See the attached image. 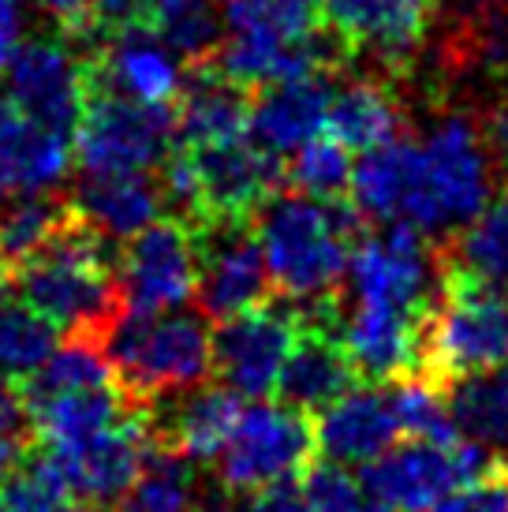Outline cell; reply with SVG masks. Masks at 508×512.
I'll return each mask as SVG.
<instances>
[{
  "label": "cell",
  "mask_w": 508,
  "mask_h": 512,
  "mask_svg": "<svg viewBox=\"0 0 508 512\" xmlns=\"http://www.w3.org/2000/svg\"><path fill=\"white\" fill-rule=\"evenodd\" d=\"M497 165L482 128L445 116L423 139H393L359 157L352 199L381 225H411L426 236H452L490 206Z\"/></svg>",
  "instance_id": "cell-1"
},
{
  "label": "cell",
  "mask_w": 508,
  "mask_h": 512,
  "mask_svg": "<svg viewBox=\"0 0 508 512\" xmlns=\"http://www.w3.org/2000/svg\"><path fill=\"white\" fill-rule=\"evenodd\" d=\"M273 288L292 303L333 296L352 251L367 240V214L355 199H311L281 191L254 214Z\"/></svg>",
  "instance_id": "cell-2"
},
{
  "label": "cell",
  "mask_w": 508,
  "mask_h": 512,
  "mask_svg": "<svg viewBox=\"0 0 508 512\" xmlns=\"http://www.w3.org/2000/svg\"><path fill=\"white\" fill-rule=\"evenodd\" d=\"M508 363V292L460 270L445 255L441 292L419 326L415 374L449 389L460 378Z\"/></svg>",
  "instance_id": "cell-3"
},
{
  "label": "cell",
  "mask_w": 508,
  "mask_h": 512,
  "mask_svg": "<svg viewBox=\"0 0 508 512\" xmlns=\"http://www.w3.org/2000/svg\"><path fill=\"white\" fill-rule=\"evenodd\" d=\"M105 356L116 385L142 404L206 385L213 374V329L198 314H131L105 333Z\"/></svg>",
  "instance_id": "cell-4"
},
{
  "label": "cell",
  "mask_w": 508,
  "mask_h": 512,
  "mask_svg": "<svg viewBox=\"0 0 508 512\" xmlns=\"http://www.w3.org/2000/svg\"><path fill=\"white\" fill-rule=\"evenodd\" d=\"M71 146L86 176L161 169L180 146L176 105H146L113 90H90Z\"/></svg>",
  "instance_id": "cell-5"
},
{
  "label": "cell",
  "mask_w": 508,
  "mask_h": 512,
  "mask_svg": "<svg viewBox=\"0 0 508 512\" xmlns=\"http://www.w3.org/2000/svg\"><path fill=\"white\" fill-rule=\"evenodd\" d=\"M501 464L494 449L460 438L456 445L415 441L363 464V483L393 512H434L452 490L475 483Z\"/></svg>",
  "instance_id": "cell-6"
},
{
  "label": "cell",
  "mask_w": 508,
  "mask_h": 512,
  "mask_svg": "<svg viewBox=\"0 0 508 512\" xmlns=\"http://www.w3.org/2000/svg\"><path fill=\"white\" fill-rule=\"evenodd\" d=\"M311 453V415L296 412L281 400H254L251 408H243L232 438L217 456V475L228 490L251 494L262 486L296 479L299 471L311 468Z\"/></svg>",
  "instance_id": "cell-7"
},
{
  "label": "cell",
  "mask_w": 508,
  "mask_h": 512,
  "mask_svg": "<svg viewBox=\"0 0 508 512\" xmlns=\"http://www.w3.org/2000/svg\"><path fill=\"white\" fill-rule=\"evenodd\" d=\"M191 232L198 251V311L210 322L269 303L273 277L254 217H210Z\"/></svg>",
  "instance_id": "cell-8"
},
{
  "label": "cell",
  "mask_w": 508,
  "mask_h": 512,
  "mask_svg": "<svg viewBox=\"0 0 508 512\" xmlns=\"http://www.w3.org/2000/svg\"><path fill=\"white\" fill-rule=\"evenodd\" d=\"M299 329L296 303H262L232 314L213 333V374H221V382L240 397L266 400L277 393V378Z\"/></svg>",
  "instance_id": "cell-9"
},
{
  "label": "cell",
  "mask_w": 508,
  "mask_h": 512,
  "mask_svg": "<svg viewBox=\"0 0 508 512\" xmlns=\"http://www.w3.org/2000/svg\"><path fill=\"white\" fill-rule=\"evenodd\" d=\"M8 94L38 124L71 139L86 109V94H90L86 49L68 45V34L64 38H30V42L15 45L12 60H8Z\"/></svg>",
  "instance_id": "cell-10"
},
{
  "label": "cell",
  "mask_w": 508,
  "mask_h": 512,
  "mask_svg": "<svg viewBox=\"0 0 508 512\" xmlns=\"http://www.w3.org/2000/svg\"><path fill=\"white\" fill-rule=\"evenodd\" d=\"M198 285L195 232L180 217L154 221L127 243L120 258V288L131 314H165L184 307Z\"/></svg>",
  "instance_id": "cell-11"
},
{
  "label": "cell",
  "mask_w": 508,
  "mask_h": 512,
  "mask_svg": "<svg viewBox=\"0 0 508 512\" xmlns=\"http://www.w3.org/2000/svg\"><path fill=\"white\" fill-rule=\"evenodd\" d=\"M187 154L195 161L198 191H202V221L210 217H254L273 195H281L288 169L281 154L247 139L221 146H198ZM198 221V225H202Z\"/></svg>",
  "instance_id": "cell-12"
},
{
  "label": "cell",
  "mask_w": 508,
  "mask_h": 512,
  "mask_svg": "<svg viewBox=\"0 0 508 512\" xmlns=\"http://www.w3.org/2000/svg\"><path fill=\"white\" fill-rule=\"evenodd\" d=\"M154 441V408H139L135 415H127L124 423H116L113 430L57 456L68 471L71 486H75V498L94 505V509H113L131 494V486L139 483Z\"/></svg>",
  "instance_id": "cell-13"
},
{
  "label": "cell",
  "mask_w": 508,
  "mask_h": 512,
  "mask_svg": "<svg viewBox=\"0 0 508 512\" xmlns=\"http://www.w3.org/2000/svg\"><path fill=\"white\" fill-rule=\"evenodd\" d=\"M318 15L348 57L370 53L385 68H404L423 45L430 0H318Z\"/></svg>",
  "instance_id": "cell-14"
},
{
  "label": "cell",
  "mask_w": 508,
  "mask_h": 512,
  "mask_svg": "<svg viewBox=\"0 0 508 512\" xmlns=\"http://www.w3.org/2000/svg\"><path fill=\"white\" fill-rule=\"evenodd\" d=\"M90 90H113L146 105H176L184 75L172 60V49L146 27L113 34L86 53Z\"/></svg>",
  "instance_id": "cell-15"
},
{
  "label": "cell",
  "mask_w": 508,
  "mask_h": 512,
  "mask_svg": "<svg viewBox=\"0 0 508 512\" xmlns=\"http://www.w3.org/2000/svg\"><path fill=\"white\" fill-rule=\"evenodd\" d=\"M71 139L27 116L0 90V195L49 191L71 165Z\"/></svg>",
  "instance_id": "cell-16"
},
{
  "label": "cell",
  "mask_w": 508,
  "mask_h": 512,
  "mask_svg": "<svg viewBox=\"0 0 508 512\" xmlns=\"http://www.w3.org/2000/svg\"><path fill=\"white\" fill-rule=\"evenodd\" d=\"M251 90L217 72L210 60L191 64L184 90L176 98V135L180 146H221L251 135Z\"/></svg>",
  "instance_id": "cell-17"
},
{
  "label": "cell",
  "mask_w": 508,
  "mask_h": 512,
  "mask_svg": "<svg viewBox=\"0 0 508 512\" xmlns=\"http://www.w3.org/2000/svg\"><path fill=\"white\" fill-rule=\"evenodd\" d=\"M359 378L363 374L337 333L303 326L277 378V400L303 415H322L340 397H348Z\"/></svg>",
  "instance_id": "cell-18"
},
{
  "label": "cell",
  "mask_w": 508,
  "mask_h": 512,
  "mask_svg": "<svg viewBox=\"0 0 508 512\" xmlns=\"http://www.w3.org/2000/svg\"><path fill=\"white\" fill-rule=\"evenodd\" d=\"M419 326L423 314L359 303L348 318H340L337 337L344 341L348 356L370 382H396L415 374V352H419Z\"/></svg>",
  "instance_id": "cell-19"
},
{
  "label": "cell",
  "mask_w": 508,
  "mask_h": 512,
  "mask_svg": "<svg viewBox=\"0 0 508 512\" xmlns=\"http://www.w3.org/2000/svg\"><path fill=\"white\" fill-rule=\"evenodd\" d=\"M396 434H400V419L393 408V393L355 385L348 397H340L333 408L318 415L314 445L325 453V460L370 464L393 449Z\"/></svg>",
  "instance_id": "cell-20"
},
{
  "label": "cell",
  "mask_w": 508,
  "mask_h": 512,
  "mask_svg": "<svg viewBox=\"0 0 508 512\" xmlns=\"http://www.w3.org/2000/svg\"><path fill=\"white\" fill-rule=\"evenodd\" d=\"M329 79L325 75H303L288 83L262 86V98L251 105V139L273 154H292L314 135H322L329 120Z\"/></svg>",
  "instance_id": "cell-21"
},
{
  "label": "cell",
  "mask_w": 508,
  "mask_h": 512,
  "mask_svg": "<svg viewBox=\"0 0 508 512\" xmlns=\"http://www.w3.org/2000/svg\"><path fill=\"white\" fill-rule=\"evenodd\" d=\"M75 210L90 221V225L105 232L109 240H135L142 228L161 221L165 206V191L161 180L146 176V172H120V176H86V184L75 195Z\"/></svg>",
  "instance_id": "cell-22"
},
{
  "label": "cell",
  "mask_w": 508,
  "mask_h": 512,
  "mask_svg": "<svg viewBox=\"0 0 508 512\" xmlns=\"http://www.w3.org/2000/svg\"><path fill=\"white\" fill-rule=\"evenodd\" d=\"M139 408H154V404L127 397L120 385H101V389H79V393L49 400L42 408H34L30 419H34V430L45 449L71 453L105 430H113L116 423H124L127 415H135Z\"/></svg>",
  "instance_id": "cell-23"
},
{
  "label": "cell",
  "mask_w": 508,
  "mask_h": 512,
  "mask_svg": "<svg viewBox=\"0 0 508 512\" xmlns=\"http://www.w3.org/2000/svg\"><path fill=\"white\" fill-rule=\"evenodd\" d=\"M243 415V400L228 385H198L169 415L154 412L157 438L187 460H217Z\"/></svg>",
  "instance_id": "cell-24"
},
{
  "label": "cell",
  "mask_w": 508,
  "mask_h": 512,
  "mask_svg": "<svg viewBox=\"0 0 508 512\" xmlns=\"http://www.w3.org/2000/svg\"><path fill=\"white\" fill-rule=\"evenodd\" d=\"M325 128H329L333 139H340V143L348 146V150L367 154L374 146L400 139V131H404V109L396 105L393 90H385L381 83H370V79H359V83L344 86L340 94H333Z\"/></svg>",
  "instance_id": "cell-25"
},
{
  "label": "cell",
  "mask_w": 508,
  "mask_h": 512,
  "mask_svg": "<svg viewBox=\"0 0 508 512\" xmlns=\"http://www.w3.org/2000/svg\"><path fill=\"white\" fill-rule=\"evenodd\" d=\"M101 385H116L113 363L105 356V348L90 337H64V344H57V352L45 359L27 382H19V389H23L27 408L34 412V408H42L64 393L101 389Z\"/></svg>",
  "instance_id": "cell-26"
},
{
  "label": "cell",
  "mask_w": 508,
  "mask_h": 512,
  "mask_svg": "<svg viewBox=\"0 0 508 512\" xmlns=\"http://www.w3.org/2000/svg\"><path fill=\"white\" fill-rule=\"evenodd\" d=\"M445 397L464 438L494 449L497 456L508 453V363L452 382Z\"/></svg>",
  "instance_id": "cell-27"
},
{
  "label": "cell",
  "mask_w": 508,
  "mask_h": 512,
  "mask_svg": "<svg viewBox=\"0 0 508 512\" xmlns=\"http://www.w3.org/2000/svg\"><path fill=\"white\" fill-rule=\"evenodd\" d=\"M75 486L53 449H27L0 475V512H75Z\"/></svg>",
  "instance_id": "cell-28"
},
{
  "label": "cell",
  "mask_w": 508,
  "mask_h": 512,
  "mask_svg": "<svg viewBox=\"0 0 508 512\" xmlns=\"http://www.w3.org/2000/svg\"><path fill=\"white\" fill-rule=\"evenodd\" d=\"M71 217V199H53L45 191L30 195H0V262L23 266L45 243L57 236V228Z\"/></svg>",
  "instance_id": "cell-29"
},
{
  "label": "cell",
  "mask_w": 508,
  "mask_h": 512,
  "mask_svg": "<svg viewBox=\"0 0 508 512\" xmlns=\"http://www.w3.org/2000/svg\"><path fill=\"white\" fill-rule=\"evenodd\" d=\"M221 23L225 12L217 0H150L146 12V30L191 64L213 60L221 49Z\"/></svg>",
  "instance_id": "cell-30"
},
{
  "label": "cell",
  "mask_w": 508,
  "mask_h": 512,
  "mask_svg": "<svg viewBox=\"0 0 508 512\" xmlns=\"http://www.w3.org/2000/svg\"><path fill=\"white\" fill-rule=\"evenodd\" d=\"M191 501H195L191 460L157 438L139 483L131 486V494L116 505V512H191Z\"/></svg>",
  "instance_id": "cell-31"
},
{
  "label": "cell",
  "mask_w": 508,
  "mask_h": 512,
  "mask_svg": "<svg viewBox=\"0 0 508 512\" xmlns=\"http://www.w3.org/2000/svg\"><path fill=\"white\" fill-rule=\"evenodd\" d=\"M60 337L64 333L34 307L4 303L0 307V370L15 382H27L30 374L57 352Z\"/></svg>",
  "instance_id": "cell-32"
},
{
  "label": "cell",
  "mask_w": 508,
  "mask_h": 512,
  "mask_svg": "<svg viewBox=\"0 0 508 512\" xmlns=\"http://www.w3.org/2000/svg\"><path fill=\"white\" fill-rule=\"evenodd\" d=\"M445 255L460 270L475 273L482 281L505 285L508 281V199L486 206L471 225H464L449 243Z\"/></svg>",
  "instance_id": "cell-33"
},
{
  "label": "cell",
  "mask_w": 508,
  "mask_h": 512,
  "mask_svg": "<svg viewBox=\"0 0 508 512\" xmlns=\"http://www.w3.org/2000/svg\"><path fill=\"white\" fill-rule=\"evenodd\" d=\"M393 408L400 419V430L411 434L415 441H434V445H456L464 438L456 419H452L449 397L445 389L426 382L419 374L396 378L393 385Z\"/></svg>",
  "instance_id": "cell-34"
},
{
  "label": "cell",
  "mask_w": 508,
  "mask_h": 512,
  "mask_svg": "<svg viewBox=\"0 0 508 512\" xmlns=\"http://www.w3.org/2000/svg\"><path fill=\"white\" fill-rule=\"evenodd\" d=\"M352 176V150L333 135H314L311 143L299 146L296 161L288 165L292 191H303L311 199H348Z\"/></svg>",
  "instance_id": "cell-35"
},
{
  "label": "cell",
  "mask_w": 508,
  "mask_h": 512,
  "mask_svg": "<svg viewBox=\"0 0 508 512\" xmlns=\"http://www.w3.org/2000/svg\"><path fill=\"white\" fill-rule=\"evenodd\" d=\"M303 494L311 512H393L370 494L363 475H352L337 460H322L303 471Z\"/></svg>",
  "instance_id": "cell-36"
},
{
  "label": "cell",
  "mask_w": 508,
  "mask_h": 512,
  "mask_svg": "<svg viewBox=\"0 0 508 512\" xmlns=\"http://www.w3.org/2000/svg\"><path fill=\"white\" fill-rule=\"evenodd\" d=\"M434 512H508V464L501 460L490 475L452 490Z\"/></svg>",
  "instance_id": "cell-37"
},
{
  "label": "cell",
  "mask_w": 508,
  "mask_h": 512,
  "mask_svg": "<svg viewBox=\"0 0 508 512\" xmlns=\"http://www.w3.org/2000/svg\"><path fill=\"white\" fill-rule=\"evenodd\" d=\"M146 12H150V0H90V42L98 49L105 38L124 34V30L146 27Z\"/></svg>",
  "instance_id": "cell-38"
},
{
  "label": "cell",
  "mask_w": 508,
  "mask_h": 512,
  "mask_svg": "<svg viewBox=\"0 0 508 512\" xmlns=\"http://www.w3.org/2000/svg\"><path fill=\"white\" fill-rule=\"evenodd\" d=\"M228 512H311V505H307V494H303V486L296 479H284V483L251 490L240 505H232Z\"/></svg>",
  "instance_id": "cell-39"
},
{
  "label": "cell",
  "mask_w": 508,
  "mask_h": 512,
  "mask_svg": "<svg viewBox=\"0 0 508 512\" xmlns=\"http://www.w3.org/2000/svg\"><path fill=\"white\" fill-rule=\"evenodd\" d=\"M482 143L497 165V176H508V101L494 105L486 124H482Z\"/></svg>",
  "instance_id": "cell-40"
},
{
  "label": "cell",
  "mask_w": 508,
  "mask_h": 512,
  "mask_svg": "<svg viewBox=\"0 0 508 512\" xmlns=\"http://www.w3.org/2000/svg\"><path fill=\"white\" fill-rule=\"evenodd\" d=\"M42 4L57 15L68 38H75V42H86V38H90V23H86L90 0H42Z\"/></svg>",
  "instance_id": "cell-41"
},
{
  "label": "cell",
  "mask_w": 508,
  "mask_h": 512,
  "mask_svg": "<svg viewBox=\"0 0 508 512\" xmlns=\"http://www.w3.org/2000/svg\"><path fill=\"white\" fill-rule=\"evenodd\" d=\"M15 45H19V15L12 0H0V72L8 68Z\"/></svg>",
  "instance_id": "cell-42"
},
{
  "label": "cell",
  "mask_w": 508,
  "mask_h": 512,
  "mask_svg": "<svg viewBox=\"0 0 508 512\" xmlns=\"http://www.w3.org/2000/svg\"><path fill=\"white\" fill-rule=\"evenodd\" d=\"M27 449H30V438H23V434H0V475L8 468H15Z\"/></svg>",
  "instance_id": "cell-43"
},
{
  "label": "cell",
  "mask_w": 508,
  "mask_h": 512,
  "mask_svg": "<svg viewBox=\"0 0 508 512\" xmlns=\"http://www.w3.org/2000/svg\"><path fill=\"white\" fill-rule=\"evenodd\" d=\"M12 288H15L12 266H4V262H0V307L8 303V296H12Z\"/></svg>",
  "instance_id": "cell-44"
},
{
  "label": "cell",
  "mask_w": 508,
  "mask_h": 512,
  "mask_svg": "<svg viewBox=\"0 0 508 512\" xmlns=\"http://www.w3.org/2000/svg\"><path fill=\"white\" fill-rule=\"evenodd\" d=\"M75 512H79V509H75ZM86 512H101V509H86Z\"/></svg>",
  "instance_id": "cell-45"
},
{
  "label": "cell",
  "mask_w": 508,
  "mask_h": 512,
  "mask_svg": "<svg viewBox=\"0 0 508 512\" xmlns=\"http://www.w3.org/2000/svg\"><path fill=\"white\" fill-rule=\"evenodd\" d=\"M438 4H445V0H438Z\"/></svg>",
  "instance_id": "cell-46"
}]
</instances>
